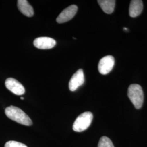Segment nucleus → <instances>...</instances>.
<instances>
[{
    "instance_id": "nucleus-1",
    "label": "nucleus",
    "mask_w": 147,
    "mask_h": 147,
    "mask_svg": "<svg viewBox=\"0 0 147 147\" xmlns=\"http://www.w3.org/2000/svg\"><path fill=\"white\" fill-rule=\"evenodd\" d=\"M5 114L7 117L12 121L26 126H30L32 124L31 118L26 114L19 109L14 106L7 107L5 109Z\"/></svg>"
},
{
    "instance_id": "nucleus-2",
    "label": "nucleus",
    "mask_w": 147,
    "mask_h": 147,
    "mask_svg": "<svg viewBox=\"0 0 147 147\" xmlns=\"http://www.w3.org/2000/svg\"><path fill=\"white\" fill-rule=\"evenodd\" d=\"M127 95L136 109L141 108L144 100V95L140 85L131 84L128 88Z\"/></svg>"
},
{
    "instance_id": "nucleus-3",
    "label": "nucleus",
    "mask_w": 147,
    "mask_h": 147,
    "mask_svg": "<svg viewBox=\"0 0 147 147\" xmlns=\"http://www.w3.org/2000/svg\"><path fill=\"white\" fill-rule=\"evenodd\" d=\"M93 115L90 112H85L79 115L74 121L73 129L74 131L82 132L87 129L90 125Z\"/></svg>"
},
{
    "instance_id": "nucleus-4",
    "label": "nucleus",
    "mask_w": 147,
    "mask_h": 147,
    "mask_svg": "<svg viewBox=\"0 0 147 147\" xmlns=\"http://www.w3.org/2000/svg\"><path fill=\"white\" fill-rule=\"evenodd\" d=\"M115 58L111 55H108L101 58L98 64V70L101 74L106 75L109 73L115 65Z\"/></svg>"
},
{
    "instance_id": "nucleus-5",
    "label": "nucleus",
    "mask_w": 147,
    "mask_h": 147,
    "mask_svg": "<svg viewBox=\"0 0 147 147\" xmlns=\"http://www.w3.org/2000/svg\"><path fill=\"white\" fill-rule=\"evenodd\" d=\"M78 9V8L77 5L69 6L59 14L56 19V21L59 24H62L70 20L76 14Z\"/></svg>"
},
{
    "instance_id": "nucleus-6",
    "label": "nucleus",
    "mask_w": 147,
    "mask_h": 147,
    "mask_svg": "<svg viewBox=\"0 0 147 147\" xmlns=\"http://www.w3.org/2000/svg\"><path fill=\"white\" fill-rule=\"evenodd\" d=\"M5 85L6 88L14 94L21 95L25 92L24 87L16 79L8 78L5 80Z\"/></svg>"
},
{
    "instance_id": "nucleus-7",
    "label": "nucleus",
    "mask_w": 147,
    "mask_h": 147,
    "mask_svg": "<svg viewBox=\"0 0 147 147\" xmlns=\"http://www.w3.org/2000/svg\"><path fill=\"white\" fill-rule=\"evenodd\" d=\"M84 76L82 69H79L74 74L69 83V89L74 92L84 84Z\"/></svg>"
},
{
    "instance_id": "nucleus-8",
    "label": "nucleus",
    "mask_w": 147,
    "mask_h": 147,
    "mask_svg": "<svg viewBox=\"0 0 147 147\" xmlns=\"http://www.w3.org/2000/svg\"><path fill=\"white\" fill-rule=\"evenodd\" d=\"M56 44L55 40L50 37H39L33 42L35 47L42 50L52 49L56 45Z\"/></svg>"
},
{
    "instance_id": "nucleus-9",
    "label": "nucleus",
    "mask_w": 147,
    "mask_h": 147,
    "mask_svg": "<svg viewBox=\"0 0 147 147\" xmlns=\"http://www.w3.org/2000/svg\"><path fill=\"white\" fill-rule=\"evenodd\" d=\"M143 8V2L141 0H132L129 7V15L132 18L140 16Z\"/></svg>"
},
{
    "instance_id": "nucleus-10",
    "label": "nucleus",
    "mask_w": 147,
    "mask_h": 147,
    "mask_svg": "<svg viewBox=\"0 0 147 147\" xmlns=\"http://www.w3.org/2000/svg\"><path fill=\"white\" fill-rule=\"evenodd\" d=\"M18 8L24 16L32 17L34 15L33 8L26 0L18 1Z\"/></svg>"
},
{
    "instance_id": "nucleus-11",
    "label": "nucleus",
    "mask_w": 147,
    "mask_h": 147,
    "mask_svg": "<svg viewBox=\"0 0 147 147\" xmlns=\"http://www.w3.org/2000/svg\"><path fill=\"white\" fill-rule=\"evenodd\" d=\"M98 4L105 13L110 14L115 9L116 1L115 0H99Z\"/></svg>"
},
{
    "instance_id": "nucleus-12",
    "label": "nucleus",
    "mask_w": 147,
    "mask_h": 147,
    "mask_svg": "<svg viewBox=\"0 0 147 147\" xmlns=\"http://www.w3.org/2000/svg\"><path fill=\"white\" fill-rule=\"evenodd\" d=\"M98 147H115L112 142L107 137L102 136L100 138Z\"/></svg>"
},
{
    "instance_id": "nucleus-13",
    "label": "nucleus",
    "mask_w": 147,
    "mask_h": 147,
    "mask_svg": "<svg viewBox=\"0 0 147 147\" xmlns=\"http://www.w3.org/2000/svg\"><path fill=\"white\" fill-rule=\"evenodd\" d=\"M5 147H27L25 144L20 143L16 142L15 141H9L5 143Z\"/></svg>"
},
{
    "instance_id": "nucleus-14",
    "label": "nucleus",
    "mask_w": 147,
    "mask_h": 147,
    "mask_svg": "<svg viewBox=\"0 0 147 147\" xmlns=\"http://www.w3.org/2000/svg\"><path fill=\"white\" fill-rule=\"evenodd\" d=\"M124 30L125 31H128V29H127V28H124Z\"/></svg>"
},
{
    "instance_id": "nucleus-15",
    "label": "nucleus",
    "mask_w": 147,
    "mask_h": 147,
    "mask_svg": "<svg viewBox=\"0 0 147 147\" xmlns=\"http://www.w3.org/2000/svg\"><path fill=\"white\" fill-rule=\"evenodd\" d=\"M21 100H24V98H22V97H21Z\"/></svg>"
}]
</instances>
